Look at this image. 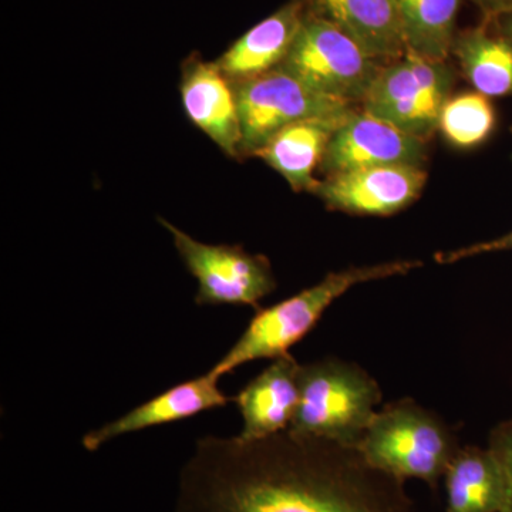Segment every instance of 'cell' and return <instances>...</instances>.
I'll list each match as a JSON object with an SVG mask.
<instances>
[{
    "mask_svg": "<svg viewBox=\"0 0 512 512\" xmlns=\"http://www.w3.org/2000/svg\"><path fill=\"white\" fill-rule=\"evenodd\" d=\"M181 100L188 119L229 158H241L237 89L215 62L191 55L181 66Z\"/></svg>",
    "mask_w": 512,
    "mask_h": 512,
    "instance_id": "11",
    "label": "cell"
},
{
    "mask_svg": "<svg viewBox=\"0 0 512 512\" xmlns=\"http://www.w3.org/2000/svg\"><path fill=\"white\" fill-rule=\"evenodd\" d=\"M353 110L296 121L279 131L252 157L282 175L293 191L313 194L320 181L315 171L319 170L333 134Z\"/></svg>",
    "mask_w": 512,
    "mask_h": 512,
    "instance_id": "15",
    "label": "cell"
},
{
    "mask_svg": "<svg viewBox=\"0 0 512 512\" xmlns=\"http://www.w3.org/2000/svg\"><path fill=\"white\" fill-rule=\"evenodd\" d=\"M235 89L241 121V158L254 156L279 131L296 121L355 109L352 104L316 92L279 67L239 83Z\"/></svg>",
    "mask_w": 512,
    "mask_h": 512,
    "instance_id": "8",
    "label": "cell"
},
{
    "mask_svg": "<svg viewBox=\"0 0 512 512\" xmlns=\"http://www.w3.org/2000/svg\"><path fill=\"white\" fill-rule=\"evenodd\" d=\"M175 512H416L406 483L357 447L291 430L205 436L178 478Z\"/></svg>",
    "mask_w": 512,
    "mask_h": 512,
    "instance_id": "1",
    "label": "cell"
},
{
    "mask_svg": "<svg viewBox=\"0 0 512 512\" xmlns=\"http://www.w3.org/2000/svg\"><path fill=\"white\" fill-rule=\"evenodd\" d=\"M299 369L291 353L278 357L232 397L244 423L241 439H265L289 429L299 402Z\"/></svg>",
    "mask_w": 512,
    "mask_h": 512,
    "instance_id": "13",
    "label": "cell"
},
{
    "mask_svg": "<svg viewBox=\"0 0 512 512\" xmlns=\"http://www.w3.org/2000/svg\"><path fill=\"white\" fill-rule=\"evenodd\" d=\"M453 86L454 73L446 60L427 59L407 50L382 67L362 110L427 141L439 130L441 110Z\"/></svg>",
    "mask_w": 512,
    "mask_h": 512,
    "instance_id": "6",
    "label": "cell"
},
{
    "mask_svg": "<svg viewBox=\"0 0 512 512\" xmlns=\"http://www.w3.org/2000/svg\"><path fill=\"white\" fill-rule=\"evenodd\" d=\"M501 251H512V231L504 237L493 239V241L478 242V244L470 245V247L441 252V254L436 255V261L439 264H456V262L471 258V256Z\"/></svg>",
    "mask_w": 512,
    "mask_h": 512,
    "instance_id": "22",
    "label": "cell"
},
{
    "mask_svg": "<svg viewBox=\"0 0 512 512\" xmlns=\"http://www.w3.org/2000/svg\"><path fill=\"white\" fill-rule=\"evenodd\" d=\"M471 2L476 3L487 22H494L512 12V0H471Z\"/></svg>",
    "mask_w": 512,
    "mask_h": 512,
    "instance_id": "23",
    "label": "cell"
},
{
    "mask_svg": "<svg viewBox=\"0 0 512 512\" xmlns=\"http://www.w3.org/2000/svg\"><path fill=\"white\" fill-rule=\"evenodd\" d=\"M306 12L308 0H289L239 37L215 63L234 86L278 69L295 42Z\"/></svg>",
    "mask_w": 512,
    "mask_h": 512,
    "instance_id": "14",
    "label": "cell"
},
{
    "mask_svg": "<svg viewBox=\"0 0 512 512\" xmlns=\"http://www.w3.org/2000/svg\"><path fill=\"white\" fill-rule=\"evenodd\" d=\"M382 67L338 26L306 12L279 69L316 92L355 106L363 103Z\"/></svg>",
    "mask_w": 512,
    "mask_h": 512,
    "instance_id": "5",
    "label": "cell"
},
{
    "mask_svg": "<svg viewBox=\"0 0 512 512\" xmlns=\"http://www.w3.org/2000/svg\"><path fill=\"white\" fill-rule=\"evenodd\" d=\"M427 183L423 167L383 165L329 175L313 195L333 211L366 217H389L412 205Z\"/></svg>",
    "mask_w": 512,
    "mask_h": 512,
    "instance_id": "10",
    "label": "cell"
},
{
    "mask_svg": "<svg viewBox=\"0 0 512 512\" xmlns=\"http://www.w3.org/2000/svg\"><path fill=\"white\" fill-rule=\"evenodd\" d=\"M356 447L377 470L436 491L460 443L440 416L404 397L376 412Z\"/></svg>",
    "mask_w": 512,
    "mask_h": 512,
    "instance_id": "3",
    "label": "cell"
},
{
    "mask_svg": "<svg viewBox=\"0 0 512 512\" xmlns=\"http://www.w3.org/2000/svg\"><path fill=\"white\" fill-rule=\"evenodd\" d=\"M497 126V114L490 99L478 92L451 96L441 110L439 130L448 143L474 148L485 143Z\"/></svg>",
    "mask_w": 512,
    "mask_h": 512,
    "instance_id": "20",
    "label": "cell"
},
{
    "mask_svg": "<svg viewBox=\"0 0 512 512\" xmlns=\"http://www.w3.org/2000/svg\"><path fill=\"white\" fill-rule=\"evenodd\" d=\"M217 377L207 375L188 380L140 404L120 419L104 424L83 437L87 451H97L109 441L126 434L185 420L195 414L227 406L231 397L218 387Z\"/></svg>",
    "mask_w": 512,
    "mask_h": 512,
    "instance_id": "12",
    "label": "cell"
},
{
    "mask_svg": "<svg viewBox=\"0 0 512 512\" xmlns=\"http://www.w3.org/2000/svg\"><path fill=\"white\" fill-rule=\"evenodd\" d=\"M451 53L476 92L490 97L512 96V43L485 28L458 33Z\"/></svg>",
    "mask_w": 512,
    "mask_h": 512,
    "instance_id": "18",
    "label": "cell"
},
{
    "mask_svg": "<svg viewBox=\"0 0 512 512\" xmlns=\"http://www.w3.org/2000/svg\"><path fill=\"white\" fill-rule=\"evenodd\" d=\"M495 29L512 43V12L494 20Z\"/></svg>",
    "mask_w": 512,
    "mask_h": 512,
    "instance_id": "24",
    "label": "cell"
},
{
    "mask_svg": "<svg viewBox=\"0 0 512 512\" xmlns=\"http://www.w3.org/2000/svg\"><path fill=\"white\" fill-rule=\"evenodd\" d=\"M446 512H501L504 485L488 448L460 446L444 474Z\"/></svg>",
    "mask_w": 512,
    "mask_h": 512,
    "instance_id": "17",
    "label": "cell"
},
{
    "mask_svg": "<svg viewBox=\"0 0 512 512\" xmlns=\"http://www.w3.org/2000/svg\"><path fill=\"white\" fill-rule=\"evenodd\" d=\"M488 450L491 451L504 485V504L501 512H512V419L497 424L488 437Z\"/></svg>",
    "mask_w": 512,
    "mask_h": 512,
    "instance_id": "21",
    "label": "cell"
},
{
    "mask_svg": "<svg viewBox=\"0 0 512 512\" xmlns=\"http://www.w3.org/2000/svg\"><path fill=\"white\" fill-rule=\"evenodd\" d=\"M158 221L170 232L178 255L198 281V306L247 305L258 311L259 302L275 291L274 272L266 256L249 254L239 245L204 244L171 222Z\"/></svg>",
    "mask_w": 512,
    "mask_h": 512,
    "instance_id": "7",
    "label": "cell"
},
{
    "mask_svg": "<svg viewBox=\"0 0 512 512\" xmlns=\"http://www.w3.org/2000/svg\"><path fill=\"white\" fill-rule=\"evenodd\" d=\"M464 0H396L407 50L447 60L456 39L457 16Z\"/></svg>",
    "mask_w": 512,
    "mask_h": 512,
    "instance_id": "19",
    "label": "cell"
},
{
    "mask_svg": "<svg viewBox=\"0 0 512 512\" xmlns=\"http://www.w3.org/2000/svg\"><path fill=\"white\" fill-rule=\"evenodd\" d=\"M375 377L338 357L301 365L299 402L288 430L356 447L382 403Z\"/></svg>",
    "mask_w": 512,
    "mask_h": 512,
    "instance_id": "4",
    "label": "cell"
},
{
    "mask_svg": "<svg viewBox=\"0 0 512 512\" xmlns=\"http://www.w3.org/2000/svg\"><path fill=\"white\" fill-rule=\"evenodd\" d=\"M308 12L338 26L380 62L406 55L396 0H308Z\"/></svg>",
    "mask_w": 512,
    "mask_h": 512,
    "instance_id": "16",
    "label": "cell"
},
{
    "mask_svg": "<svg viewBox=\"0 0 512 512\" xmlns=\"http://www.w3.org/2000/svg\"><path fill=\"white\" fill-rule=\"evenodd\" d=\"M419 266L420 261H394L330 272L311 288L269 308L258 309L241 338L212 367L211 375L221 379L254 360L289 355V350L315 329L326 309L353 286L406 275Z\"/></svg>",
    "mask_w": 512,
    "mask_h": 512,
    "instance_id": "2",
    "label": "cell"
},
{
    "mask_svg": "<svg viewBox=\"0 0 512 512\" xmlns=\"http://www.w3.org/2000/svg\"><path fill=\"white\" fill-rule=\"evenodd\" d=\"M426 158V140L355 109L333 134L319 171L329 177L383 165L423 167Z\"/></svg>",
    "mask_w": 512,
    "mask_h": 512,
    "instance_id": "9",
    "label": "cell"
}]
</instances>
